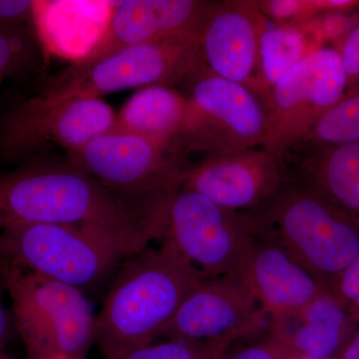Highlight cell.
I'll use <instances>...</instances> for the list:
<instances>
[{"instance_id": "cell-20", "label": "cell", "mask_w": 359, "mask_h": 359, "mask_svg": "<svg viewBox=\"0 0 359 359\" xmlns=\"http://www.w3.org/2000/svg\"><path fill=\"white\" fill-rule=\"evenodd\" d=\"M295 150L308 156L297 178L318 189L359 226V142Z\"/></svg>"}, {"instance_id": "cell-5", "label": "cell", "mask_w": 359, "mask_h": 359, "mask_svg": "<svg viewBox=\"0 0 359 359\" xmlns=\"http://www.w3.org/2000/svg\"><path fill=\"white\" fill-rule=\"evenodd\" d=\"M0 278L29 359L85 358L95 341L96 316L81 290L6 266Z\"/></svg>"}, {"instance_id": "cell-2", "label": "cell", "mask_w": 359, "mask_h": 359, "mask_svg": "<svg viewBox=\"0 0 359 359\" xmlns=\"http://www.w3.org/2000/svg\"><path fill=\"white\" fill-rule=\"evenodd\" d=\"M124 261L96 316L95 341L107 359L162 337L187 297L208 278L167 244Z\"/></svg>"}, {"instance_id": "cell-18", "label": "cell", "mask_w": 359, "mask_h": 359, "mask_svg": "<svg viewBox=\"0 0 359 359\" xmlns=\"http://www.w3.org/2000/svg\"><path fill=\"white\" fill-rule=\"evenodd\" d=\"M359 325L328 290L297 313L269 323V334L294 353L339 359Z\"/></svg>"}, {"instance_id": "cell-7", "label": "cell", "mask_w": 359, "mask_h": 359, "mask_svg": "<svg viewBox=\"0 0 359 359\" xmlns=\"http://www.w3.org/2000/svg\"><path fill=\"white\" fill-rule=\"evenodd\" d=\"M178 153L205 157L264 146L269 110L264 94L204 69L189 78Z\"/></svg>"}, {"instance_id": "cell-12", "label": "cell", "mask_w": 359, "mask_h": 359, "mask_svg": "<svg viewBox=\"0 0 359 359\" xmlns=\"http://www.w3.org/2000/svg\"><path fill=\"white\" fill-rule=\"evenodd\" d=\"M269 332V320L240 273L210 278L187 297L162 337L209 342L228 348L233 340Z\"/></svg>"}, {"instance_id": "cell-9", "label": "cell", "mask_w": 359, "mask_h": 359, "mask_svg": "<svg viewBox=\"0 0 359 359\" xmlns=\"http://www.w3.org/2000/svg\"><path fill=\"white\" fill-rule=\"evenodd\" d=\"M68 164L106 190L154 208L181 186L183 158L141 137L109 131L68 153Z\"/></svg>"}, {"instance_id": "cell-19", "label": "cell", "mask_w": 359, "mask_h": 359, "mask_svg": "<svg viewBox=\"0 0 359 359\" xmlns=\"http://www.w3.org/2000/svg\"><path fill=\"white\" fill-rule=\"evenodd\" d=\"M186 110L185 94L180 93L173 87H144L116 114L114 126L110 131L147 139L181 156L178 153V142Z\"/></svg>"}, {"instance_id": "cell-33", "label": "cell", "mask_w": 359, "mask_h": 359, "mask_svg": "<svg viewBox=\"0 0 359 359\" xmlns=\"http://www.w3.org/2000/svg\"><path fill=\"white\" fill-rule=\"evenodd\" d=\"M52 359H73L69 358H65V356H59V358H52Z\"/></svg>"}, {"instance_id": "cell-25", "label": "cell", "mask_w": 359, "mask_h": 359, "mask_svg": "<svg viewBox=\"0 0 359 359\" xmlns=\"http://www.w3.org/2000/svg\"><path fill=\"white\" fill-rule=\"evenodd\" d=\"M330 292L359 325V256L340 273Z\"/></svg>"}, {"instance_id": "cell-28", "label": "cell", "mask_w": 359, "mask_h": 359, "mask_svg": "<svg viewBox=\"0 0 359 359\" xmlns=\"http://www.w3.org/2000/svg\"><path fill=\"white\" fill-rule=\"evenodd\" d=\"M294 353L282 340L269 334L264 341L238 349L226 359H290Z\"/></svg>"}, {"instance_id": "cell-21", "label": "cell", "mask_w": 359, "mask_h": 359, "mask_svg": "<svg viewBox=\"0 0 359 359\" xmlns=\"http://www.w3.org/2000/svg\"><path fill=\"white\" fill-rule=\"evenodd\" d=\"M314 20L297 25L268 22L259 39V70L266 95L290 70L323 46Z\"/></svg>"}, {"instance_id": "cell-1", "label": "cell", "mask_w": 359, "mask_h": 359, "mask_svg": "<svg viewBox=\"0 0 359 359\" xmlns=\"http://www.w3.org/2000/svg\"><path fill=\"white\" fill-rule=\"evenodd\" d=\"M34 224L98 226L133 255L156 240L149 208L111 193L68 163L28 165L0 176V231Z\"/></svg>"}, {"instance_id": "cell-29", "label": "cell", "mask_w": 359, "mask_h": 359, "mask_svg": "<svg viewBox=\"0 0 359 359\" xmlns=\"http://www.w3.org/2000/svg\"><path fill=\"white\" fill-rule=\"evenodd\" d=\"M14 325L13 318L6 309L2 299L1 292H0V349L6 346L7 341L13 337Z\"/></svg>"}, {"instance_id": "cell-22", "label": "cell", "mask_w": 359, "mask_h": 359, "mask_svg": "<svg viewBox=\"0 0 359 359\" xmlns=\"http://www.w3.org/2000/svg\"><path fill=\"white\" fill-rule=\"evenodd\" d=\"M354 142H359V84L347 88L339 102L290 150L332 147Z\"/></svg>"}, {"instance_id": "cell-24", "label": "cell", "mask_w": 359, "mask_h": 359, "mask_svg": "<svg viewBox=\"0 0 359 359\" xmlns=\"http://www.w3.org/2000/svg\"><path fill=\"white\" fill-rule=\"evenodd\" d=\"M111 359H226V348L209 342L167 339L137 347Z\"/></svg>"}, {"instance_id": "cell-4", "label": "cell", "mask_w": 359, "mask_h": 359, "mask_svg": "<svg viewBox=\"0 0 359 359\" xmlns=\"http://www.w3.org/2000/svg\"><path fill=\"white\" fill-rule=\"evenodd\" d=\"M114 233L89 224H34L0 231V266L87 289L132 256Z\"/></svg>"}, {"instance_id": "cell-11", "label": "cell", "mask_w": 359, "mask_h": 359, "mask_svg": "<svg viewBox=\"0 0 359 359\" xmlns=\"http://www.w3.org/2000/svg\"><path fill=\"white\" fill-rule=\"evenodd\" d=\"M346 89L337 47H321L309 53L266 95L269 129L264 147L280 156L289 152Z\"/></svg>"}, {"instance_id": "cell-10", "label": "cell", "mask_w": 359, "mask_h": 359, "mask_svg": "<svg viewBox=\"0 0 359 359\" xmlns=\"http://www.w3.org/2000/svg\"><path fill=\"white\" fill-rule=\"evenodd\" d=\"M116 113L97 97L50 99L37 94L22 101L0 125V161L29 159L49 146L71 153L108 133Z\"/></svg>"}, {"instance_id": "cell-27", "label": "cell", "mask_w": 359, "mask_h": 359, "mask_svg": "<svg viewBox=\"0 0 359 359\" xmlns=\"http://www.w3.org/2000/svg\"><path fill=\"white\" fill-rule=\"evenodd\" d=\"M346 73L347 88L359 84V20L337 46Z\"/></svg>"}, {"instance_id": "cell-6", "label": "cell", "mask_w": 359, "mask_h": 359, "mask_svg": "<svg viewBox=\"0 0 359 359\" xmlns=\"http://www.w3.org/2000/svg\"><path fill=\"white\" fill-rule=\"evenodd\" d=\"M201 29L126 47L91 62L71 65L52 77L39 94L50 99L101 98L136 87H172L199 69Z\"/></svg>"}, {"instance_id": "cell-8", "label": "cell", "mask_w": 359, "mask_h": 359, "mask_svg": "<svg viewBox=\"0 0 359 359\" xmlns=\"http://www.w3.org/2000/svg\"><path fill=\"white\" fill-rule=\"evenodd\" d=\"M158 240L178 250L210 278L240 271L252 233L245 212L224 209L180 186L163 204Z\"/></svg>"}, {"instance_id": "cell-31", "label": "cell", "mask_w": 359, "mask_h": 359, "mask_svg": "<svg viewBox=\"0 0 359 359\" xmlns=\"http://www.w3.org/2000/svg\"><path fill=\"white\" fill-rule=\"evenodd\" d=\"M290 359H332V358H316V356L306 355V354L294 353L290 356Z\"/></svg>"}, {"instance_id": "cell-13", "label": "cell", "mask_w": 359, "mask_h": 359, "mask_svg": "<svg viewBox=\"0 0 359 359\" xmlns=\"http://www.w3.org/2000/svg\"><path fill=\"white\" fill-rule=\"evenodd\" d=\"M290 178L283 156L261 146L210 156L187 168L181 187L233 212H250L273 197Z\"/></svg>"}, {"instance_id": "cell-30", "label": "cell", "mask_w": 359, "mask_h": 359, "mask_svg": "<svg viewBox=\"0 0 359 359\" xmlns=\"http://www.w3.org/2000/svg\"><path fill=\"white\" fill-rule=\"evenodd\" d=\"M339 359H359V330L344 349Z\"/></svg>"}, {"instance_id": "cell-26", "label": "cell", "mask_w": 359, "mask_h": 359, "mask_svg": "<svg viewBox=\"0 0 359 359\" xmlns=\"http://www.w3.org/2000/svg\"><path fill=\"white\" fill-rule=\"evenodd\" d=\"M0 27L6 29H35L33 1L0 0Z\"/></svg>"}, {"instance_id": "cell-17", "label": "cell", "mask_w": 359, "mask_h": 359, "mask_svg": "<svg viewBox=\"0 0 359 359\" xmlns=\"http://www.w3.org/2000/svg\"><path fill=\"white\" fill-rule=\"evenodd\" d=\"M117 1H33L42 50L79 63L103 39Z\"/></svg>"}, {"instance_id": "cell-3", "label": "cell", "mask_w": 359, "mask_h": 359, "mask_svg": "<svg viewBox=\"0 0 359 359\" xmlns=\"http://www.w3.org/2000/svg\"><path fill=\"white\" fill-rule=\"evenodd\" d=\"M245 214L252 235L280 245L328 290L359 256L358 224L304 180L290 177Z\"/></svg>"}, {"instance_id": "cell-23", "label": "cell", "mask_w": 359, "mask_h": 359, "mask_svg": "<svg viewBox=\"0 0 359 359\" xmlns=\"http://www.w3.org/2000/svg\"><path fill=\"white\" fill-rule=\"evenodd\" d=\"M43 51L35 29L0 27V80L18 76L34 67Z\"/></svg>"}, {"instance_id": "cell-15", "label": "cell", "mask_w": 359, "mask_h": 359, "mask_svg": "<svg viewBox=\"0 0 359 359\" xmlns=\"http://www.w3.org/2000/svg\"><path fill=\"white\" fill-rule=\"evenodd\" d=\"M238 273L269 323L297 313L327 290L280 245L254 235Z\"/></svg>"}, {"instance_id": "cell-32", "label": "cell", "mask_w": 359, "mask_h": 359, "mask_svg": "<svg viewBox=\"0 0 359 359\" xmlns=\"http://www.w3.org/2000/svg\"><path fill=\"white\" fill-rule=\"evenodd\" d=\"M0 359H11V358H7L6 355H4V354L2 353L1 351H0Z\"/></svg>"}, {"instance_id": "cell-16", "label": "cell", "mask_w": 359, "mask_h": 359, "mask_svg": "<svg viewBox=\"0 0 359 359\" xmlns=\"http://www.w3.org/2000/svg\"><path fill=\"white\" fill-rule=\"evenodd\" d=\"M210 4L198 0L117 1L103 39L79 63L95 61L133 45L199 30Z\"/></svg>"}, {"instance_id": "cell-14", "label": "cell", "mask_w": 359, "mask_h": 359, "mask_svg": "<svg viewBox=\"0 0 359 359\" xmlns=\"http://www.w3.org/2000/svg\"><path fill=\"white\" fill-rule=\"evenodd\" d=\"M268 18L257 1L211 2L200 41V68L266 95L259 39Z\"/></svg>"}]
</instances>
